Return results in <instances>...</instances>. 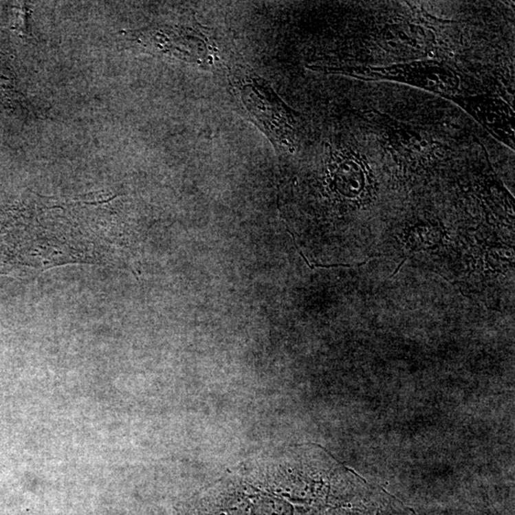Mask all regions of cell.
<instances>
[{"label":"cell","instance_id":"3","mask_svg":"<svg viewBox=\"0 0 515 515\" xmlns=\"http://www.w3.org/2000/svg\"><path fill=\"white\" fill-rule=\"evenodd\" d=\"M453 100L497 140L514 147V113L506 102L490 96L457 98Z\"/></svg>","mask_w":515,"mask_h":515},{"label":"cell","instance_id":"1","mask_svg":"<svg viewBox=\"0 0 515 515\" xmlns=\"http://www.w3.org/2000/svg\"><path fill=\"white\" fill-rule=\"evenodd\" d=\"M231 86L243 109L279 150L295 149V113L265 80L248 70L234 71Z\"/></svg>","mask_w":515,"mask_h":515},{"label":"cell","instance_id":"4","mask_svg":"<svg viewBox=\"0 0 515 515\" xmlns=\"http://www.w3.org/2000/svg\"><path fill=\"white\" fill-rule=\"evenodd\" d=\"M394 137L397 140L399 146L405 149L410 153H423L425 150L428 149L427 140L424 139L422 135L414 130L398 129L394 133Z\"/></svg>","mask_w":515,"mask_h":515},{"label":"cell","instance_id":"2","mask_svg":"<svg viewBox=\"0 0 515 515\" xmlns=\"http://www.w3.org/2000/svg\"><path fill=\"white\" fill-rule=\"evenodd\" d=\"M371 71L368 75L403 81L440 95L452 96L460 85V78L455 71L435 61H416L386 68H373Z\"/></svg>","mask_w":515,"mask_h":515}]
</instances>
